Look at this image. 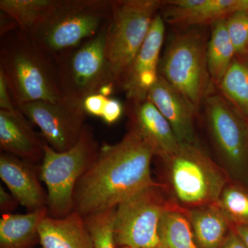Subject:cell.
<instances>
[{
  "mask_svg": "<svg viewBox=\"0 0 248 248\" xmlns=\"http://www.w3.org/2000/svg\"><path fill=\"white\" fill-rule=\"evenodd\" d=\"M154 150L128 130L115 144L101 146L97 159L75 187L73 211L83 217L116 208L139 191L155 184Z\"/></svg>",
  "mask_w": 248,
  "mask_h": 248,
  "instance_id": "obj_1",
  "label": "cell"
},
{
  "mask_svg": "<svg viewBox=\"0 0 248 248\" xmlns=\"http://www.w3.org/2000/svg\"><path fill=\"white\" fill-rule=\"evenodd\" d=\"M0 72L16 107L35 101L63 99L53 55L17 29L1 37Z\"/></svg>",
  "mask_w": 248,
  "mask_h": 248,
  "instance_id": "obj_2",
  "label": "cell"
},
{
  "mask_svg": "<svg viewBox=\"0 0 248 248\" xmlns=\"http://www.w3.org/2000/svg\"><path fill=\"white\" fill-rule=\"evenodd\" d=\"M161 160L166 182L162 185L169 188L170 200L186 210L217 203L231 180L199 141L180 143L175 153Z\"/></svg>",
  "mask_w": 248,
  "mask_h": 248,
  "instance_id": "obj_3",
  "label": "cell"
},
{
  "mask_svg": "<svg viewBox=\"0 0 248 248\" xmlns=\"http://www.w3.org/2000/svg\"><path fill=\"white\" fill-rule=\"evenodd\" d=\"M206 27L182 28L160 59L159 75L199 110L215 85L207 64Z\"/></svg>",
  "mask_w": 248,
  "mask_h": 248,
  "instance_id": "obj_4",
  "label": "cell"
},
{
  "mask_svg": "<svg viewBox=\"0 0 248 248\" xmlns=\"http://www.w3.org/2000/svg\"><path fill=\"white\" fill-rule=\"evenodd\" d=\"M111 0H58L50 14L29 34L55 55L100 33L110 19Z\"/></svg>",
  "mask_w": 248,
  "mask_h": 248,
  "instance_id": "obj_5",
  "label": "cell"
},
{
  "mask_svg": "<svg viewBox=\"0 0 248 248\" xmlns=\"http://www.w3.org/2000/svg\"><path fill=\"white\" fill-rule=\"evenodd\" d=\"M100 148L92 127L88 124L79 141L68 151H55L45 141L40 177L47 187L48 216L63 218L73 212L77 183L94 164Z\"/></svg>",
  "mask_w": 248,
  "mask_h": 248,
  "instance_id": "obj_6",
  "label": "cell"
},
{
  "mask_svg": "<svg viewBox=\"0 0 248 248\" xmlns=\"http://www.w3.org/2000/svg\"><path fill=\"white\" fill-rule=\"evenodd\" d=\"M166 0H111L106 55L117 89Z\"/></svg>",
  "mask_w": 248,
  "mask_h": 248,
  "instance_id": "obj_7",
  "label": "cell"
},
{
  "mask_svg": "<svg viewBox=\"0 0 248 248\" xmlns=\"http://www.w3.org/2000/svg\"><path fill=\"white\" fill-rule=\"evenodd\" d=\"M107 27L76 48L53 55L63 97L82 106L86 97L116 85L106 55Z\"/></svg>",
  "mask_w": 248,
  "mask_h": 248,
  "instance_id": "obj_8",
  "label": "cell"
},
{
  "mask_svg": "<svg viewBox=\"0 0 248 248\" xmlns=\"http://www.w3.org/2000/svg\"><path fill=\"white\" fill-rule=\"evenodd\" d=\"M156 182L117 205L114 218L116 248H157L160 221L172 203Z\"/></svg>",
  "mask_w": 248,
  "mask_h": 248,
  "instance_id": "obj_9",
  "label": "cell"
},
{
  "mask_svg": "<svg viewBox=\"0 0 248 248\" xmlns=\"http://www.w3.org/2000/svg\"><path fill=\"white\" fill-rule=\"evenodd\" d=\"M214 86L204 100L209 134L230 179L244 175L248 164V122Z\"/></svg>",
  "mask_w": 248,
  "mask_h": 248,
  "instance_id": "obj_10",
  "label": "cell"
},
{
  "mask_svg": "<svg viewBox=\"0 0 248 248\" xmlns=\"http://www.w3.org/2000/svg\"><path fill=\"white\" fill-rule=\"evenodd\" d=\"M18 109L40 128L49 146L60 153L71 149L79 141L88 115L82 106L65 97L55 102L26 103Z\"/></svg>",
  "mask_w": 248,
  "mask_h": 248,
  "instance_id": "obj_11",
  "label": "cell"
},
{
  "mask_svg": "<svg viewBox=\"0 0 248 248\" xmlns=\"http://www.w3.org/2000/svg\"><path fill=\"white\" fill-rule=\"evenodd\" d=\"M165 23L159 13L153 19L146 40L124 78L120 90L125 93L127 102L146 100L150 90L159 78L166 32Z\"/></svg>",
  "mask_w": 248,
  "mask_h": 248,
  "instance_id": "obj_12",
  "label": "cell"
},
{
  "mask_svg": "<svg viewBox=\"0 0 248 248\" xmlns=\"http://www.w3.org/2000/svg\"><path fill=\"white\" fill-rule=\"evenodd\" d=\"M128 116V130L149 143L155 157L164 159L175 153L180 146L174 130L164 115L148 99L124 104Z\"/></svg>",
  "mask_w": 248,
  "mask_h": 248,
  "instance_id": "obj_13",
  "label": "cell"
},
{
  "mask_svg": "<svg viewBox=\"0 0 248 248\" xmlns=\"http://www.w3.org/2000/svg\"><path fill=\"white\" fill-rule=\"evenodd\" d=\"M40 166L4 152L0 154V177L29 212L48 205L47 191L41 184Z\"/></svg>",
  "mask_w": 248,
  "mask_h": 248,
  "instance_id": "obj_14",
  "label": "cell"
},
{
  "mask_svg": "<svg viewBox=\"0 0 248 248\" xmlns=\"http://www.w3.org/2000/svg\"><path fill=\"white\" fill-rule=\"evenodd\" d=\"M239 11H248V0H166L160 14L182 29L210 26Z\"/></svg>",
  "mask_w": 248,
  "mask_h": 248,
  "instance_id": "obj_15",
  "label": "cell"
},
{
  "mask_svg": "<svg viewBox=\"0 0 248 248\" xmlns=\"http://www.w3.org/2000/svg\"><path fill=\"white\" fill-rule=\"evenodd\" d=\"M147 99L154 104L170 124L179 143L198 142L195 126L198 110L159 75Z\"/></svg>",
  "mask_w": 248,
  "mask_h": 248,
  "instance_id": "obj_16",
  "label": "cell"
},
{
  "mask_svg": "<svg viewBox=\"0 0 248 248\" xmlns=\"http://www.w3.org/2000/svg\"><path fill=\"white\" fill-rule=\"evenodd\" d=\"M32 124L18 109L0 110V148L24 160L40 164L45 156V141Z\"/></svg>",
  "mask_w": 248,
  "mask_h": 248,
  "instance_id": "obj_17",
  "label": "cell"
},
{
  "mask_svg": "<svg viewBox=\"0 0 248 248\" xmlns=\"http://www.w3.org/2000/svg\"><path fill=\"white\" fill-rule=\"evenodd\" d=\"M39 234L42 248H94L84 217L76 211L63 218L45 217Z\"/></svg>",
  "mask_w": 248,
  "mask_h": 248,
  "instance_id": "obj_18",
  "label": "cell"
},
{
  "mask_svg": "<svg viewBox=\"0 0 248 248\" xmlns=\"http://www.w3.org/2000/svg\"><path fill=\"white\" fill-rule=\"evenodd\" d=\"M184 210L199 248H223L233 226L217 203Z\"/></svg>",
  "mask_w": 248,
  "mask_h": 248,
  "instance_id": "obj_19",
  "label": "cell"
},
{
  "mask_svg": "<svg viewBox=\"0 0 248 248\" xmlns=\"http://www.w3.org/2000/svg\"><path fill=\"white\" fill-rule=\"evenodd\" d=\"M47 208L27 214H6L0 219V248H34L40 244L39 226Z\"/></svg>",
  "mask_w": 248,
  "mask_h": 248,
  "instance_id": "obj_20",
  "label": "cell"
},
{
  "mask_svg": "<svg viewBox=\"0 0 248 248\" xmlns=\"http://www.w3.org/2000/svg\"><path fill=\"white\" fill-rule=\"evenodd\" d=\"M206 49L209 74L215 86L221 82L236 53L227 30L226 19L211 24Z\"/></svg>",
  "mask_w": 248,
  "mask_h": 248,
  "instance_id": "obj_21",
  "label": "cell"
},
{
  "mask_svg": "<svg viewBox=\"0 0 248 248\" xmlns=\"http://www.w3.org/2000/svg\"><path fill=\"white\" fill-rule=\"evenodd\" d=\"M157 248H200L185 210L174 202L166 210L160 221Z\"/></svg>",
  "mask_w": 248,
  "mask_h": 248,
  "instance_id": "obj_22",
  "label": "cell"
},
{
  "mask_svg": "<svg viewBox=\"0 0 248 248\" xmlns=\"http://www.w3.org/2000/svg\"><path fill=\"white\" fill-rule=\"evenodd\" d=\"M216 88L248 122V57H235Z\"/></svg>",
  "mask_w": 248,
  "mask_h": 248,
  "instance_id": "obj_23",
  "label": "cell"
},
{
  "mask_svg": "<svg viewBox=\"0 0 248 248\" xmlns=\"http://www.w3.org/2000/svg\"><path fill=\"white\" fill-rule=\"evenodd\" d=\"M58 0H1L0 11L11 16L19 29L29 34L40 24Z\"/></svg>",
  "mask_w": 248,
  "mask_h": 248,
  "instance_id": "obj_24",
  "label": "cell"
},
{
  "mask_svg": "<svg viewBox=\"0 0 248 248\" xmlns=\"http://www.w3.org/2000/svg\"><path fill=\"white\" fill-rule=\"evenodd\" d=\"M233 227L248 226V192L230 181L217 202Z\"/></svg>",
  "mask_w": 248,
  "mask_h": 248,
  "instance_id": "obj_25",
  "label": "cell"
},
{
  "mask_svg": "<svg viewBox=\"0 0 248 248\" xmlns=\"http://www.w3.org/2000/svg\"><path fill=\"white\" fill-rule=\"evenodd\" d=\"M116 208L108 209L84 217L94 248H117L113 233Z\"/></svg>",
  "mask_w": 248,
  "mask_h": 248,
  "instance_id": "obj_26",
  "label": "cell"
},
{
  "mask_svg": "<svg viewBox=\"0 0 248 248\" xmlns=\"http://www.w3.org/2000/svg\"><path fill=\"white\" fill-rule=\"evenodd\" d=\"M227 30L236 53L245 56L248 52V11H236L226 19Z\"/></svg>",
  "mask_w": 248,
  "mask_h": 248,
  "instance_id": "obj_27",
  "label": "cell"
},
{
  "mask_svg": "<svg viewBox=\"0 0 248 248\" xmlns=\"http://www.w3.org/2000/svg\"><path fill=\"white\" fill-rule=\"evenodd\" d=\"M124 111L125 108L122 102L114 98L109 97L106 103L100 118L106 124L111 125L120 120Z\"/></svg>",
  "mask_w": 248,
  "mask_h": 248,
  "instance_id": "obj_28",
  "label": "cell"
},
{
  "mask_svg": "<svg viewBox=\"0 0 248 248\" xmlns=\"http://www.w3.org/2000/svg\"><path fill=\"white\" fill-rule=\"evenodd\" d=\"M108 98L101 94H91L83 102V108L87 115L101 117Z\"/></svg>",
  "mask_w": 248,
  "mask_h": 248,
  "instance_id": "obj_29",
  "label": "cell"
},
{
  "mask_svg": "<svg viewBox=\"0 0 248 248\" xmlns=\"http://www.w3.org/2000/svg\"><path fill=\"white\" fill-rule=\"evenodd\" d=\"M0 110L16 112L18 110L14 102L4 75L0 72Z\"/></svg>",
  "mask_w": 248,
  "mask_h": 248,
  "instance_id": "obj_30",
  "label": "cell"
},
{
  "mask_svg": "<svg viewBox=\"0 0 248 248\" xmlns=\"http://www.w3.org/2000/svg\"><path fill=\"white\" fill-rule=\"evenodd\" d=\"M19 204L17 199L11 192L9 193L2 186H0V211L1 215L14 213Z\"/></svg>",
  "mask_w": 248,
  "mask_h": 248,
  "instance_id": "obj_31",
  "label": "cell"
},
{
  "mask_svg": "<svg viewBox=\"0 0 248 248\" xmlns=\"http://www.w3.org/2000/svg\"><path fill=\"white\" fill-rule=\"evenodd\" d=\"M0 36L6 35L9 32H12L19 29V25L16 20L10 16L9 15L6 14V13L1 11L0 15Z\"/></svg>",
  "mask_w": 248,
  "mask_h": 248,
  "instance_id": "obj_32",
  "label": "cell"
},
{
  "mask_svg": "<svg viewBox=\"0 0 248 248\" xmlns=\"http://www.w3.org/2000/svg\"><path fill=\"white\" fill-rule=\"evenodd\" d=\"M223 248H248L244 241L235 232L234 229L231 230L227 236Z\"/></svg>",
  "mask_w": 248,
  "mask_h": 248,
  "instance_id": "obj_33",
  "label": "cell"
},
{
  "mask_svg": "<svg viewBox=\"0 0 248 248\" xmlns=\"http://www.w3.org/2000/svg\"><path fill=\"white\" fill-rule=\"evenodd\" d=\"M233 229L248 248V226H235Z\"/></svg>",
  "mask_w": 248,
  "mask_h": 248,
  "instance_id": "obj_34",
  "label": "cell"
},
{
  "mask_svg": "<svg viewBox=\"0 0 248 248\" xmlns=\"http://www.w3.org/2000/svg\"><path fill=\"white\" fill-rule=\"evenodd\" d=\"M128 248V247H120V248Z\"/></svg>",
  "mask_w": 248,
  "mask_h": 248,
  "instance_id": "obj_35",
  "label": "cell"
},
{
  "mask_svg": "<svg viewBox=\"0 0 248 248\" xmlns=\"http://www.w3.org/2000/svg\"><path fill=\"white\" fill-rule=\"evenodd\" d=\"M246 56H247L248 58V52L247 55H246Z\"/></svg>",
  "mask_w": 248,
  "mask_h": 248,
  "instance_id": "obj_36",
  "label": "cell"
}]
</instances>
